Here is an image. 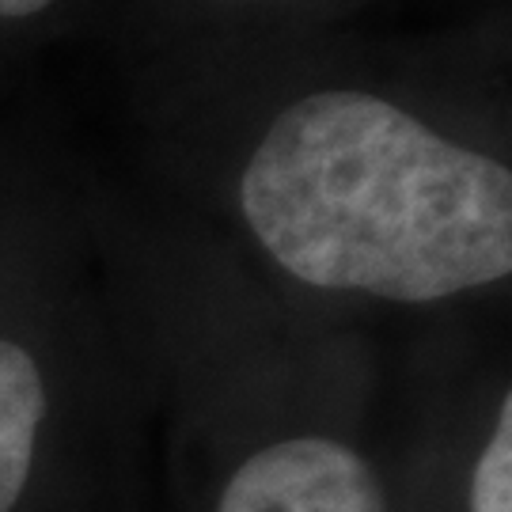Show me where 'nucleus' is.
<instances>
[{"mask_svg":"<svg viewBox=\"0 0 512 512\" xmlns=\"http://www.w3.org/2000/svg\"><path fill=\"white\" fill-rule=\"evenodd\" d=\"M258 243L315 289L444 300L512 270V175L368 92L285 110L243 171Z\"/></svg>","mask_w":512,"mask_h":512,"instance_id":"1","label":"nucleus"},{"mask_svg":"<svg viewBox=\"0 0 512 512\" xmlns=\"http://www.w3.org/2000/svg\"><path fill=\"white\" fill-rule=\"evenodd\" d=\"M217 512H384L380 482L346 444L296 437L239 467Z\"/></svg>","mask_w":512,"mask_h":512,"instance_id":"2","label":"nucleus"},{"mask_svg":"<svg viewBox=\"0 0 512 512\" xmlns=\"http://www.w3.org/2000/svg\"><path fill=\"white\" fill-rule=\"evenodd\" d=\"M42 414L46 391L38 365L27 349L0 338V512H12L27 486Z\"/></svg>","mask_w":512,"mask_h":512,"instance_id":"3","label":"nucleus"},{"mask_svg":"<svg viewBox=\"0 0 512 512\" xmlns=\"http://www.w3.org/2000/svg\"><path fill=\"white\" fill-rule=\"evenodd\" d=\"M471 512H512V403H501V418L486 452L471 475Z\"/></svg>","mask_w":512,"mask_h":512,"instance_id":"4","label":"nucleus"},{"mask_svg":"<svg viewBox=\"0 0 512 512\" xmlns=\"http://www.w3.org/2000/svg\"><path fill=\"white\" fill-rule=\"evenodd\" d=\"M54 0H0V19H19V16H35L42 8H50Z\"/></svg>","mask_w":512,"mask_h":512,"instance_id":"5","label":"nucleus"}]
</instances>
